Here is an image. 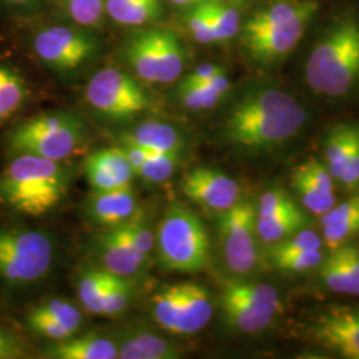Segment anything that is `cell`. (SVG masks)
I'll return each instance as SVG.
<instances>
[{
  "label": "cell",
  "mask_w": 359,
  "mask_h": 359,
  "mask_svg": "<svg viewBox=\"0 0 359 359\" xmlns=\"http://www.w3.org/2000/svg\"><path fill=\"white\" fill-rule=\"evenodd\" d=\"M302 77L309 90L326 100L359 95V3L346 1L320 11L309 28Z\"/></svg>",
  "instance_id": "1"
},
{
  "label": "cell",
  "mask_w": 359,
  "mask_h": 359,
  "mask_svg": "<svg viewBox=\"0 0 359 359\" xmlns=\"http://www.w3.org/2000/svg\"><path fill=\"white\" fill-rule=\"evenodd\" d=\"M308 121V108L292 92L259 83L238 96L225 116L222 129L233 145L266 149L294 139Z\"/></svg>",
  "instance_id": "2"
},
{
  "label": "cell",
  "mask_w": 359,
  "mask_h": 359,
  "mask_svg": "<svg viewBox=\"0 0 359 359\" xmlns=\"http://www.w3.org/2000/svg\"><path fill=\"white\" fill-rule=\"evenodd\" d=\"M320 11V0H270L243 23L245 52L261 67L281 65L305 40Z\"/></svg>",
  "instance_id": "3"
},
{
  "label": "cell",
  "mask_w": 359,
  "mask_h": 359,
  "mask_svg": "<svg viewBox=\"0 0 359 359\" xmlns=\"http://www.w3.org/2000/svg\"><path fill=\"white\" fill-rule=\"evenodd\" d=\"M68 184L60 161L15 154L0 172V204L27 217H41L63 201Z\"/></svg>",
  "instance_id": "4"
},
{
  "label": "cell",
  "mask_w": 359,
  "mask_h": 359,
  "mask_svg": "<svg viewBox=\"0 0 359 359\" xmlns=\"http://www.w3.org/2000/svg\"><path fill=\"white\" fill-rule=\"evenodd\" d=\"M160 266L175 273H197L209 259L205 225L192 209L173 203L168 206L156 234Z\"/></svg>",
  "instance_id": "5"
},
{
  "label": "cell",
  "mask_w": 359,
  "mask_h": 359,
  "mask_svg": "<svg viewBox=\"0 0 359 359\" xmlns=\"http://www.w3.org/2000/svg\"><path fill=\"white\" fill-rule=\"evenodd\" d=\"M83 142L84 126L77 116L50 112L19 124L8 136V148L13 154L63 161L75 154Z\"/></svg>",
  "instance_id": "6"
},
{
  "label": "cell",
  "mask_w": 359,
  "mask_h": 359,
  "mask_svg": "<svg viewBox=\"0 0 359 359\" xmlns=\"http://www.w3.org/2000/svg\"><path fill=\"white\" fill-rule=\"evenodd\" d=\"M124 59L147 83L176 81L187 63V51L179 36L164 28H151L129 39Z\"/></svg>",
  "instance_id": "7"
},
{
  "label": "cell",
  "mask_w": 359,
  "mask_h": 359,
  "mask_svg": "<svg viewBox=\"0 0 359 359\" xmlns=\"http://www.w3.org/2000/svg\"><path fill=\"white\" fill-rule=\"evenodd\" d=\"M53 262L51 238L41 231L0 228V278L28 285L43 278Z\"/></svg>",
  "instance_id": "8"
},
{
  "label": "cell",
  "mask_w": 359,
  "mask_h": 359,
  "mask_svg": "<svg viewBox=\"0 0 359 359\" xmlns=\"http://www.w3.org/2000/svg\"><path fill=\"white\" fill-rule=\"evenodd\" d=\"M152 317L169 333L191 335L204 329L213 316L209 292L200 283L163 286L152 299Z\"/></svg>",
  "instance_id": "9"
},
{
  "label": "cell",
  "mask_w": 359,
  "mask_h": 359,
  "mask_svg": "<svg viewBox=\"0 0 359 359\" xmlns=\"http://www.w3.org/2000/svg\"><path fill=\"white\" fill-rule=\"evenodd\" d=\"M221 306L225 322L231 329L245 334L266 329L283 308L274 286L244 281L225 283Z\"/></svg>",
  "instance_id": "10"
},
{
  "label": "cell",
  "mask_w": 359,
  "mask_h": 359,
  "mask_svg": "<svg viewBox=\"0 0 359 359\" xmlns=\"http://www.w3.org/2000/svg\"><path fill=\"white\" fill-rule=\"evenodd\" d=\"M86 99L95 111L112 120H127L149 107L139 81L117 68H104L90 77Z\"/></svg>",
  "instance_id": "11"
},
{
  "label": "cell",
  "mask_w": 359,
  "mask_h": 359,
  "mask_svg": "<svg viewBox=\"0 0 359 359\" xmlns=\"http://www.w3.org/2000/svg\"><path fill=\"white\" fill-rule=\"evenodd\" d=\"M219 241L228 269L238 276L250 274L259 262L256 206L240 200L218 218Z\"/></svg>",
  "instance_id": "12"
},
{
  "label": "cell",
  "mask_w": 359,
  "mask_h": 359,
  "mask_svg": "<svg viewBox=\"0 0 359 359\" xmlns=\"http://www.w3.org/2000/svg\"><path fill=\"white\" fill-rule=\"evenodd\" d=\"M32 47L44 65L57 71H72L95 53L96 41L75 28L56 26L39 31Z\"/></svg>",
  "instance_id": "13"
},
{
  "label": "cell",
  "mask_w": 359,
  "mask_h": 359,
  "mask_svg": "<svg viewBox=\"0 0 359 359\" xmlns=\"http://www.w3.org/2000/svg\"><path fill=\"white\" fill-rule=\"evenodd\" d=\"M181 189L194 204L217 213L241 200L240 185L215 168H193L181 181Z\"/></svg>",
  "instance_id": "14"
},
{
  "label": "cell",
  "mask_w": 359,
  "mask_h": 359,
  "mask_svg": "<svg viewBox=\"0 0 359 359\" xmlns=\"http://www.w3.org/2000/svg\"><path fill=\"white\" fill-rule=\"evenodd\" d=\"M310 335L322 346L359 359V308L327 309L311 325Z\"/></svg>",
  "instance_id": "15"
},
{
  "label": "cell",
  "mask_w": 359,
  "mask_h": 359,
  "mask_svg": "<svg viewBox=\"0 0 359 359\" xmlns=\"http://www.w3.org/2000/svg\"><path fill=\"white\" fill-rule=\"evenodd\" d=\"M26 325L32 333L56 342L76 334L83 325V314L65 298H52L28 311Z\"/></svg>",
  "instance_id": "16"
},
{
  "label": "cell",
  "mask_w": 359,
  "mask_h": 359,
  "mask_svg": "<svg viewBox=\"0 0 359 359\" xmlns=\"http://www.w3.org/2000/svg\"><path fill=\"white\" fill-rule=\"evenodd\" d=\"M84 173L92 192L129 187L132 177L136 176L118 147L102 148L90 154L84 161Z\"/></svg>",
  "instance_id": "17"
},
{
  "label": "cell",
  "mask_w": 359,
  "mask_h": 359,
  "mask_svg": "<svg viewBox=\"0 0 359 359\" xmlns=\"http://www.w3.org/2000/svg\"><path fill=\"white\" fill-rule=\"evenodd\" d=\"M137 198L132 187L90 193L87 212L97 225L115 228L137 216Z\"/></svg>",
  "instance_id": "18"
},
{
  "label": "cell",
  "mask_w": 359,
  "mask_h": 359,
  "mask_svg": "<svg viewBox=\"0 0 359 359\" xmlns=\"http://www.w3.org/2000/svg\"><path fill=\"white\" fill-rule=\"evenodd\" d=\"M323 283L335 293L359 295V250L355 246L342 245L320 264Z\"/></svg>",
  "instance_id": "19"
},
{
  "label": "cell",
  "mask_w": 359,
  "mask_h": 359,
  "mask_svg": "<svg viewBox=\"0 0 359 359\" xmlns=\"http://www.w3.org/2000/svg\"><path fill=\"white\" fill-rule=\"evenodd\" d=\"M96 249L103 262L104 269L120 277H133L139 274L149 262L132 245L108 229L96 237Z\"/></svg>",
  "instance_id": "20"
},
{
  "label": "cell",
  "mask_w": 359,
  "mask_h": 359,
  "mask_svg": "<svg viewBox=\"0 0 359 359\" xmlns=\"http://www.w3.org/2000/svg\"><path fill=\"white\" fill-rule=\"evenodd\" d=\"M115 341L120 359H176L181 357L179 347L145 329L124 332Z\"/></svg>",
  "instance_id": "21"
},
{
  "label": "cell",
  "mask_w": 359,
  "mask_h": 359,
  "mask_svg": "<svg viewBox=\"0 0 359 359\" xmlns=\"http://www.w3.org/2000/svg\"><path fill=\"white\" fill-rule=\"evenodd\" d=\"M121 142H132L149 152L182 154L184 139L179 129L164 121H144L133 130L126 133Z\"/></svg>",
  "instance_id": "22"
},
{
  "label": "cell",
  "mask_w": 359,
  "mask_h": 359,
  "mask_svg": "<svg viewBox=\"0 0 359 359\" xmlns=\"http://www.w3.org/2000/svg\"><path fill=\"white\" fill-rule=\"evenodd\" d=\"M46 357L55 359H116L118 351L115 339L83 335L56 341L46 350Z\"/></svg>",
  "instance_id": "23"
},
{
  "label": "cell",
  "mask_w": 359,
  "mask_h": 359,
  "mask_svg": "<svg viewBox=\"0 0 359 359\" xmlns=\"http://www.w3.org/2000/svg\"><path fill=\"white\" fill-rule=\"evenodd\" d=\"M231 80L226 72H221L204 83L181 81L177 90L180 102L191 111H208L224 100L231 90Z\"/></svg>",
  "instance_id": "24"
},
{
  "label": "cell",
  "mask_w": 359,
  "mask_h": 359,
  "mask_svg": "<svg viewBox=\"0 0 359 359\" xmlns=\"http://www.w3.org/2000/svg\"><path fill=\"white\" fill-rule=\"evenodd\" d=\"M105 13L120 26H144L161 13V0H107Z\"/></svg>",
  "instance_id": "25"
},
{
  "label": "cell",
  "mask_w": 359,
  "mask_h": 359,
  "mask_svg": "<svg viewBox=\"0 0 359 359\" xmlns=\"http://www.w3.org/2000/svg\"><path fill=\"white\" fill-rule=\"evenodd\" d=\"M112 273L105 269L84 268L76 277V293L80 304L92 314L102 316L105 289Z\"/></svg>",
  "instance_id": "26"
},
{
  "label": "cell",
  "mask_w": 359,
  "mask_h": 359,
  "mask_svg": "<svg viewBox=\"0 0 359 359\" xmlns=\"http://www.w3.org/2000/svg\"><path fill=\"white\" fill-rule=\"evenodd\" d=\"M359 124H338L335 126L326 140L325 157L334 180H339L345 167L347 154L358 132Z\"/></svg>",
  "instance_id": "27"
},
{
  "label": "cell",
  "mask_w": 359,
  "mask_h": 359,
  "mask_svg": "<svg viewBox=\"0 0 359 359\" xmlns=\"http://www.w3.org/2000/svg\"><path fill=\"white\" fill-rule=\"evenodd\" d=\"M27 84L13 68L0 65V126L11 118L25 104Z\"/></svg>",
  "instance_id": "28"
},
{
  "label": "cell",
  "mask_w": 359,
  "mask_h": 359,
  "mask_svg": "<svg viewBox=\"0 0 359 359\" xmlns=\"http://www.w3.org/2000/svg\"><path fill=\"white\" fill-rule=\"evenodd\" d=\"M290 182H292V187L294 188L295 193L298 194L301 203L313 215L322 216L335 205L334 193L321 191L317 185L313 184V181L309 179L308 175L299 165L293 170L290 176Z\"/></svg>",
  "instance_id": "29"
},
{
  "label": "cell",
  "mask_w": 359,
  "mask_h": 359,
  "mask_svg": "<svg viewBox=\"0 0 359 359\" xmlns=\"http://www.w3.org/2000/svg\"><path fill=\"white\" fill-rule=\"evenodd\" d=\"M308 222V216L299 208L266 222H256L258 240L264 244H276L297 231L306 229Z\"/></svg>",
  "instance_id": "30"
},
{
  "label": "cell",
  "mask_w": 359,
  "mask_h": 359,
  "mask_svg": "<svg viewBox=\"0 0 359 359\" xmlns=\"http://www.w3.org/2000/svg\"><path fill=\"white\" fill-rule=\"evenodd\" d=\"M203 6L210 20L217 44L229 41L240 34L244 22L241 13L236 7L225 4L224 1L208 3Z\"/></svg>",
  "instance_id": "31"
},
{
  "label": "cell",
  "mask_w": 359,
  "mask_h": 359,
  "mask_svg": "<svg viewBox=\"0 0 359 359\" xmlns=\"http://www.w3.org/2000/svg\"><path fill=\"white\" fill-rule=\"evenodd\" d=\"M133 298V286L128 278L112 273L105 289L102 305V316L116 317L129 308Z\"/></svg>",
  "instance_id": "32"
},
{
  "label": "cell",
  "mask_w": 359,
  "mask_h": 359,
  "mask_svg": "<svg viewBox=\"0 0 359 359\" xmlns=\"http://www.w3.org/2000/svg\"><path fill=\"white\" fill-rule=\"evenodd\" d=\"M294 200L281 188H270L262 193L256 206V222H266L297 210Z\"/></svg>",
  "instance_id": "33"
},
{
  "label": "cell",
  "mask_w": 359,
  "mask_h": 359,
  "mask_svg": "<svg viewBox=\"0 0 359 359\" xmlns=\"http://www.w3.org/2000/svg\"><path fill=\"white\" fill-rule=\"evenodd\" d=\"M180 156L181 154L151 152L135 175L152 184L165 182L173 176L179 165Z\"/></svg>",
  "instance_id": "34"
},
{
  "label": "cell",
  "mask_w": 359,
  "mask_h": 359,
  "mask_svg": "<svg viewBox=\"0 0 359 359\" xmlns=\"http://www.w3.org/2000/svg\"><path fill=\"white\" fill-rule=\"evenodd\" d=\"M117 236L132 245L142 256L151 259L156 246V237L151 228L142 221V218H132L128 222L111 228Z\"/></svg>",
  "instance_id": "35"
},
{
  "label": "cell",
  "mask_w": 359,
  "mask_h": 359,
  "mask_svg": "<svg viewBox=\"0 0 359 359\" xmlns=\"http://www.w3.org/2000/svg\"><path fill=\"white\" fill-rule=\"evenodd\" d=\"M107 0H65L72 20L81 27L97 26L105 13Z\"/></svg>",
  "instance_id": "36"
},
{
  "label": "cell",
  "mask_w": 359,
  "mask_h": 359,
  "mask_svg": "<svg viewBox=\"0 0 359 359\" xmlns=\"http://www.w3.org/2000/svg\"><path fill=\"white\" fill-rule=\"evenodd\" d=\"M274 265L283 271H305L320 266L323 259L321 250H305L287 255H270Z\"/></svg>",
  "instance_id": "37"
},
{
  "label": "cell",
  "mask_w": 359,
  "mask_h": 359,
  "mask_svg": "<svg viewBox=\"0 0 359 359\" xmlns=\"http://www.w3.org/2000/svg\"><path fill=\"white\" fill-rule=\"evenodd\" d=\"M321 237L316 231L302 229L283 241L273 244L270 249V255H287L305 250H321Z\"/></svg>",
  "instance_id": "38"
},
{
  "label": "cell",
  "mask_w": 359,
  "mask_h": 359,
  "mask_svg": "<svg viewBox=\"0 0 359 359\" xmlns=\"http://www.w3.org/2000/svg\"><path fill=\"white\" fill-rule=\"evenodd\" d=\"M185 22L189 34L197 43L204 46L217 44L213 28L210 26V20L203 4L191 7V10L187 13Z\"/></svg>",
  "instance_id": "39"
},
{
  "label": "cell",
  "mask_w": 359,
  "mask_h": 359,
  "mask_svg": "<svg viewBox=\"0 0 359 359\" xmlns=\"http://www.w3.org/2000/svg\"><path fill=\"white\" fill-rule=\"evenodd\" d=\"M322 226L339 224L359 218V194L350 197L346 201L334 205L321 216Z\"/></svg>",
  "instance_id": "40"
},
{
  "label": "cell",
  "mask_w": 359,
  "mask_h": 359,
  "mask_svg": "<svg viewBox=\"0 0 359 359\" xmlns=\"http://www.w3.org/2000/svg\"><path fill=\"white\" fill-rule=\"evenodd\" d=\"M338 181L348 191H355L359 188V128Z\"/></svg>",
  "instance_id": "41"
},
{
  "label": "cell",
  "mask_w": 359,
  "mask_h": 359,
  "mask_svg": "<svg viewBox=\"0 0 359 359\" xmlns=\"http://www.w3.org/2000/svg\"><path fill=\"white\" fill-rule=\"evenodd\" d=\"M299 167L308 175L309 179L313 181L314 185H317L321 191L326 193H334V177L329 170V168L321 161L316 158H309L305 163H302Z\"/></svg>",
  "instance_id": "42"
},
{
  "label": "cell",
  "mask_w": 359,
  "mask_h": 359,
  "mask_svg": "<svg viewBox=\"0 0 359 359\" xmlns=\"http://www.w3.org/2000/svg\"><path fill=\"white\" fill-rule=\"evenodd\" d=\"M25 355L26 351L22 342L0 327V359L22 358Z\"/></svg>",
  "instance_id": "43"
},
{
  "label": "cell",
  "mask_w": 359,
  "mask_h": 359,
  "mask_svg": "<svg viewBox=\"0 0 359 359\" xmlns=\"http://www.w3.org/2000/svg\"><path fill=\"white\" fill-rule=\"evenodd\" d=\"M221 72H225V69L216 63H210V62H206V63H201V65H197L192 72H189L184 81H188V83H204L208 81L209 79L216 76Z\"/></svg>",
  "instance_id": "44"
},
{
  "label": "cell",
  "mask_w": 359,
  "mask_h": 359,
  "mask_svg": "<svg viewBox=\"0 0 359 359\" xmlns=\"http://www.w3.org/2000/svg\"><path fill=\"white\" fill-rule=\"evenodd\" d=\"M170 3L180 6V7H196L201 4H208V3H218V1H225V0H169Z\"/></svg>",
  "instance_id": "45"
},
{
  "label": "cell",
  "mask_w": 359,
  "mask_h": 359,
  "mask_svg": "<svg viewBox=\"0 0 359 359\" xmlns=\"http://www.w3.org/2000/svg\"><path fill=\"white\" fill-rule=\"evenodd\" d=\"M7 1H10L13 4H27V3H31L34 0H7Z\"/></svg>",
  "instance_id": "46"
}]
</instances>
